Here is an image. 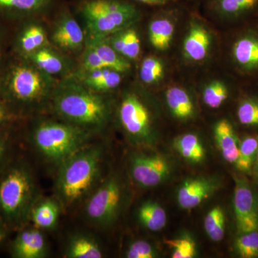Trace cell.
Wrapping results in <instances>:
<instances>
[{
  "mask_svg": "<svg viewBox=\"0 0 258 258\" xmlns=\"http://www.w3.org/2000/svg\"><path fill=\"white\" fill-rule=\"evenodd\" d=\"M46 41V33L44 28L39 25H32L22 33L20 46L24 52L30 54L45 46Z\"/></svg>",
  "mask_w": 258,
  "mask_h": 258,
  "instance_id": "obj_29",
  "label": "cell"
},
{
  "mask_svg": "<svg viewBox=\"0 0 258 258\" xmlns=\"http://www.w3.org/2000/svg\"><path fill=\"white\" fill-rule=\"evenodd\" d=\"M235 248L241 257H258V230L240 234L235 241Z\"/></svg>",
  "mask_w": 258,
  "mask_h": 258,
  "instance_id": "obj_31",
  "label": "cell"
},
{
  "mask_svg": "<svg viewBox=\"0 0 258 258\" xmlns=\"http://www.w3.org/2000/svg\"><path fill=\"white\" fill-rule=\"evenodd\" d=\"M165 243L173 249V258H192L196 256V244L192 239L188 237L167 240Z\"/></svg>",
  "mask_w": 258,
  "mask_h": 258,
  "instance_id": "obj_35",
  "label": "cell"
},
{
  "mask_svg": "<svg viewBox=\"0 0 258 258\" xmlns=\"http://www.w3.org/2000/svg\"><path fill=\"white\" fill-rule=\"evenodd\" d=\"M89 46L92 47L108 66V69L118 73H124L131 68V64L120 55L111 45L103 41L101 39H94Z\"/></svg>",
  "mask_w": 258,
  "mask_h": 258,
  "instance_id": "obj_23",
  "label": "cell"
},
{
  "mask_svg": "<svg viewBox=\"0 0 258 258\" xmlns=\"http://www.w3.org/2000/svg\"><path fill=\"white\" fill-rule=\"evenodd\" d=\"M91 135V132L67 122L45 120L35 127L32 138L40 155L57 167L89 144Z\"/></svg>",
  "mask_w": 258,
  "mask_h": 258,
  "instance_id": "obj_3",
  "label": "cell"
},
{
  "mask_svg": "<svg viewBox=\"0 0 258 258\" xmlns=\"http://www.w3.org/2000/svg\"><path fill=\"white\" fill-rule=\"evenodd\" d=\"M81 13L94 39L125 28L139 15L135 6L123 0H86Z\"/></svg>",
  "mask_w": 258,
  "mask_h": 258,
  "instance_id": "obj_5",
  "label": "cell"
},
{
  "mask_svg": "<svg viewBox=\"0 0 258 258\" xmlns=\"http://www.w3.org/2000/svg\"><path fill=\"white\" fill-rule=\"evenodd\" d=\"M39 198L33 176L25 166L13 168L0 182V210L11 221L30 217Z\"/></svg>",
  "mask_w": 258,
  "mask_h": 258,
  "instance_id": "obj_4",
  "label": "cell"
},
{
  "mask_svg": "<svg viewBox=\"0 0 258 258\" xmlns=\"http://www.w3.org/2000/svg\"><path fill=\"white\" fill-rule=\"evenodd\" d=\"M228 91L223 83L214 81L204 90L203 100L207 106L217 108L227 99Z\"/></svg>",
  "mask_w": 258,
  "mask_h": 258,
  "instance_id": "obj_32",
  "label": "cell"
},
{
  "mask_svg": "<svg viewBox=\"0 0 258 258\" xmlns=\"http://www.w3.org/2000/svg\"><path fill=\"white\" fill-rule=\"evenodd\" d=\"M217 184L212 179L195 178L186 180L180 186L177 193V202L183 210L197 208L212 195Z\"/></svg>",
  "mask_w": 258,
  "mask_h": 258,
  "instance_id": "obj_11",
  "label": "cell"
},
{
  "mask_svg": "<svg viewBox=\"0 0 258 258\" xmlns=\"http://www.w3.org/2000/svg\"><path fill=\"white\" fill-rule=\"evenodd\" d=\"M257 151V137H245L239 145L238 157L235 163L236 168L242 172H249L253 168Z\"/></svg>",
  "mask_w": 258,
  "mask_h": 258,
  "instance_id": "obj_27",
  "label": "cell"
},
{
  "mask_svg": "<svg viewBox=\"0 0 258 258\" xmlns=\"http://www.w3.org/2000/svg\"><path fill=\"white\" fill-rule=\"evenodd\" d=\"M166 101L172 114L179 119H188L195 113L192 101L182 88H169L166 92Z\"/></svg>",
  "mask_w": 258,
  "mask_h": 258,
  "instance_id": "obj_20",
  "label": "cell"
},
{
  "mask_svg": "<svg viewBox=\"0 0 258 258\" xmlns=\"http://www.w3.org/2000/svg\"><path fill=\"white\" fill-rule=\"evenodd\" d=\"M137 215L142 225L153 232L162 230L167 221L165 210L155 202L149 201L142 204Z\"/></svg>",
  "mask_w": 258,
  "mask_h": 258,
  "instance_id": "obj_21",
  "label": "cell"
},
{
  "mask_svg": "<svg viewBox=\"0 0 258 258\" xmlns=\"http://www.w3.org/2000/svg\"><path fill=\"white\" fill-rule=\"evenodd\" d=\"M103 158V148L88 144L57 166L55 193L62 208L74 206L92 192L101 176Z\"/></svg>",
  "mask_w": 258,
  "mask_h": 258,
  "instance_id": "obj_1",
  "label": "cell"
},
{
  "mask_svg": "<svg viewBox=\"0 0 258 258\" xmlns=\"http://www.w3.org/2000/svg\"><path fill=\"white\" fill-rule=\"evenodd\" d=\"M6 148V140L3 137H0V161H1L3 156H4Z\"/></svg>",
  "mask_w": 258,
  "mask_h": 258,
  "instance_id": "obj_41",
  "label": "cell"
},
{
  "mask_svg": "<svg viewBox=\"0 0 258 258\" xmlns=\"http://www.w3.org/2000/svg\"><path fill=\"white\" fill-rule=\"evenodd\" d=\"M111 45L118 53L126 58L135 59L140 54V39L137 32L132 29L113 37Z\"/></svg>",
  "mask_w": 258,
  "mask_h": 258,
  "instance_id": "obj_26",
  "label": "cell"
},
{
  "mask_svg": "<svg viewBox=\"0 0 258 258\" xmlns=\"http://www.w3.org/2000/svg\"><path fill=\"white\" fill-rule=\"evenodd\" d=\"M136 1L149 5H163L167 3L169 0H136Z\"/></svg>",
  "mask_w": 258,
  "mask_h": 258,
  "instance_id": "obj_40",
  "label": "cell"
},
{
  "mask_svg": "<svg viewBox=\"0 0 258 258\" xmlns=\"http://www.w3.org/2000/svg\"><path fill=\"white\" fill-rule=\"evenodd\" d=\"M84 76L83 85L96 92L114 89L121 82L120 73L110 69L86 72Z\"/></svg>",
  "mask_w": 258,
  "mask_h": 258,
  "instance_id": "obj_19",
  "label": "cell"
},
{
  "mask_svg": "<svg viewBox=\"0 0 258 258\" xmlns=\"http://www.w3.org/2000/svg\"><path fill=\"white\" fill-rule=\"evenodd\" d=\"M130 171L139 186L151 188L160 184L170 174V164L158 154H135L130 160Z\"/></svg>",
  "mask_w": 258,
  "mask_h": 258,
  "instance_id": "obj_9",
  "label": "cell"
},
{
  "mask_svg": "<svg viewBox=\"0 0 258 258\" xmlns=\"http://www.w3.org/2000/svg\"><path fill=\"white\" fill-rule=\"evenodd\" d=\"M36 67L19 66L10 74L9 88L15 99L28 104L40 105L53 94V79Z\"/></svg>",
  "mask_w": 258,
  "mask_h": 258,
  "instance_id": "obj_7",
  "label": "cell"
},
{
  "mask_svg": "<svg viewBox=\"0 0 258 258\" xmlns=\"http://www.w3.org/2000/svg\"><path fill=\"white\" fill-rule=\"evenodd\" d=\"M128 258H154L157 257V251L154 247L145 240L134 241L129 244L125 252Z\"/></svg>",
  "mask_w": 258,
  "mask_h": 258,
  "instance_id": "obj_37",
  "label": "cell"
},
{
  "mask_svg": "<svg viewBox=\"0 0 258 258\" xmlns=\"http://www.w3.org/2000/svg\"><path fill=\"white\" fill-rule=\"evenodd\" d=\"M0 60H1V57H0Z\"/></svg>",
  "mask_w": 258,
  "mask_h": 258,
  "instance_id": "obj_44",
  "label": "cell"
},
{
  "mask_svg": "<svg viewBox=\"0 0 258 258\" xmlns=\"http://www.w3.org/2000/svg\"><path fill=\"white\" fill-rule=\"evenodd\" d=\"M8 117H9V115H8V112L7 111L6 108H5L4 104L0 101V125L5 123L8 119Z\"/></svg>",
  "mask_w": 258,
  "mask_h": 258,
  "instance_id": "obj_39",
  "label": "cell"
},
{
  "mask_svg": "<svg viewBox=\"0 0 258 258\" xmlns=\"http://www.w3.org/2000/svg\"><path fill=\"white\" fill-rule=\"evenodd\" d=\"M64 256L68 258H101L103 251L93 236L79 233L70 237L64 249Z\"/></svg>",
  "mask_w": 258,
  "mask_h": 258,
  "instance_id": "obj_15",
  "label": "cell"
},
{
  "mask_svg": "<svg viewBox=\"0 0 258 258\" xmlns=\"http://www.w3.org/2000/svg\"><path fill=\"white\" fill-rule=\"evenodd\" d=\"M82 67L86 72L108 69L101 57L91 46L88 47L83 56Z\"/></svg>",
  "mask_w": 258,
  "mask_h": 258,
  "instance_id": "obj_38",
  "label": "cell"
},
{
  "mask_svg": "<svg viewBox=\"0 0 258 258\" xmlns=\"http://www.w3.org/2000/svg\"><path fill=\"white\" fill-rule=\"evenodd\" d=\"M219 10L224 14L240 15L258 7V0H217Z\"/></svg>",
  "mask_w": 258,
  "mask_h": 258,
  "instance_id": "obj_33",
  "label": "cell"
},
{
  "mask_svg": "<svg viewBox=\"0 0 258 258\" xmlns=\"http://www.w3.org/2000/svg\"><path fill=\"white\" fill-rule=\"evenodd\" d=\"M233 206L239 233L258 230V202L250 184L245 179L235 178Z\"/></svg>",
  "mask_w": 258,
  "mask_h": 258,
  "instance_id": "obj_10",
  "label": "cell"
},
{
  "mask_svg": "<svg viewBox=\"0 0 258 258\" xmlns=\"http://www.w3.org/2000/svg\"><path fill=\"white\" fill-rule=\"evenodd\" d=\"M52 40L63 50L75 51L83 47L84 34L76 21L69 13L62 15L52 32Z\"/></svg>",
  "mask_w": 258,
  "mask_h": 258,
  "instance_id": "obj_13",
  "label": "cell"
},
{
  "mask_svg": "<svg viewBox=\"0 0 258 258\" xmlns=\"http://www.w3.org/2000/svg\"><path fill=\"white\" fill-rule=\"evenodd\" d=\"M237 118L241 124L258 125V101L246 100L242 102L237 109Z\"/></svg>",
  "mask_w": 258,
  "mask_h": 258,
  "instance_id": "obj_36",
  "label": "cell"
},
{
  "mask_svg": "<svg viewBox=\"0 0 258 258\" xmlns=\"http://www.w3.org/2000/svg\"><path fill=\"white\" fill-rule=\"evenodd\" d=\"M210 45V35L208 30L200 25L190 28L184 42L185 55L190 60H203L208 55Z\"/></svg>",
  "mask_w": 258,
  "mask_h": 258,
  "instance_id": "obj_17",
  "label": "cell"
},
{
  "mask_svg": "<svg viewBox=\"0 0 258 258\" xmlns=\"http://www.w3.org/2000/svg\"><path fill=\"white\" fill-rule=\"evenodd\" d=\"M164 74V66L157 57H148L142 62L140 69V78L147 84L157 82Z\"/></svg>",
  "mask_w": 258,
  "mask_h": 258,
  "instance_id": "obj_34",
  "label": "cell"
},
{
  "mask_svg": "<svg viewBox=\"0 0 258 258\" xmlns=\"http://www.w3.org/2000/svg\"><path fill=\"white\" fill-rule=\"evenodd\" d=\"M48 246L42 230L37 227L27 229L19 234L13 245V253L18 258H44Z\"/></svg>",
  "mask_w": 258,
  "mask_h": 258,
  "instance_id": "obj_12",
  "label": "cell"
},
{
  "mask_svg": "<svg viewBox=\"0 0 258 258\" xmlns=\"http://www.w3.org/2000/svg\"><path fill=\"white\" fill-rule=\"evenodd\" d=\"M215 138L222 157L227 162L235 164L238 157V139L232 124L227 120H221L215 127Z\"/></svg>",
  "mask_w": 258,
  "mask_h": 258,
  "instance_id": "obj_16",
  "label": "cell"
},
{
  "mask_svg": "<svg viewBox=\"0 0 258 258\" xmlns=\"http://www.w3.org/2000/svg\"><path fill=\"white\" fill-rule=\"evenodd\" d=\"M52 0H0V8L20 12L35 13L45 10Z\"/></svg>",
  "mask_w": 258,
  "mask_h": 258,
  "instance_id": "obj_30",
  "label": "cell"
},
{
  "mask_svg": "<svg viewBox=\"0 0 258 258\" xmlns=\"http://www.w3.org/2000/svg\"><path fill=\"white\" fill-rule=\"evenodd\" d=\"M174 147L181 157L192 163H200L205 159V151L198 136L186 134L174 142Z\"/></svg>",
  "mask_w": 258,
  "mask_h": 258,
  "instance_id": "obj_25",
  "label": "cell"
},
{
  "mask_svg": "<svg viewBox=\"0 0 258 258\" xmlns=\"http://www.w3.org/2000/svg\"><path fill=\"white\" fill-rule=\"evenodd\" d=\"M174 32V26L171 20L157 19L153 20L149 26V40L154 48L166 50L170 45Z\"/></svg>",
  "mask_w": 258,
  "mask_h": 258,
  "instance_id": "obj_24",
  "label": "cell"
},
{
  "mask_svg": "<svg viewBox=\"0 0 258 258\" xmlns=\"http://www.w3.org/2000/svg\"><path fill=\"white\" fill-rule=\"evenodd\" d=\"M252 169H253L254 176H255L256 177H257L258 179V151L257 157H256L255 161H254V164Z\"/></svg>",
  "mask_w": 258,
  "mask_h": 258,
  "instance_id": "obj_42",
  "label": "cell"
},
{
  "mask_svg": "<svg viewBox=\"0 0 258 258\" xmlns=\"http://www.w3.org/2000/svg\"><path fill=\"white\" fill-rule=\"evenodd\" d=\"M204 227L212 241L220 242L223 240L225 232V215L221 207H215L208 212L204 221Z\"/></svg>",
  "mask_w": 258,
  "mask_h": 258,
  "instance_id": "obj_28",
  "label": "cell"
},
{
  "mask_svg": "<svg viewBox=\"0 0 258 258\" xmlns=\"http://www.w3.org/2000/svg\"><path fill=\"white\" fill-rule=\"evenodd\" d=\"M53 108L64 122L93 132L108 122L109 109L103 97L83 84L69 82L56 88Z\"/></svg>",
  "mask_w": 258,
  "mask_h": 258,
  "instance_id": "obj_2",
  "label": "cell"
},
{
  "mask_svg": "<svg viewBox=\"0 0 258 258\" xmlns=\"http://www.w3.org/2000/svg\"><path fill=\"white\" fill-rule=\"evenodd\" d=\"M120 124L127 134L139 142H147L151 136L150 115L139 97L126 95L118 111Z\"/></svg>",
  "mask_w": 258,
  "mask_h": 258,
  "instance_id": "obj_8",
  "label": "cell"
},
{
  "mask_svg": "<svg viewBox=\"0 0 258 258\" xmlns=\"http://www.w3.org/2000/svg\"><path fill=\"white\" fill-rule=\"evenodd\" d=\"M5 237V232L3 227H2V225H0V242H2V241L4 240Z\"/></svg>",
  "mask_w": 258,
  "mask_h": 258,
  "instance_id": "obj_43",
  "label": "cell"
},
{
  "mask_svg": "<svg viewBox=\"0 0 258 258\" xmlns=\"http://www.w3.org/2000/svg\"><path fill=\"white\" fill-rule=\"evenodd\" d=\"M30 55L35 66L50 76L62 74L66 69L63 58L46 47H42Z\"/></svg>",
  "mask_w": 258,
  "mask_h": 258,
  "instance_id": "obj_22",
  "label": "cell"
},
{
  "mask_svg": "<svg viewBox=\"0 0 258 258\" xmlns=\"http://www.w3.org/2000/svg\"><path fill=\"white\" fill-rule=\"evenodd\" d=\"M62 205L57 198H39L32 207L29 218L34 227L41 230L55 228L59 221Z\"/></svg>",
  "mask_w": 258,
  "mask_h": 258,
  "instance_id": "obj_14",
  "label": "cell"
},
{
  "mask_svg": "<svg viewBox=\"0 0 258 258\" xmlns=\"http://www.w3.org/2000/svg\"><path fill=\"white\" fill-rule=\"evenodd\" d=\"M232 52L236 62L242 69H258V37H241L234 45Z\"/></svg>",
  "mask_w": 258,
  "mask_h": 258,
  "instance_id": "obj_18",
  "label": "cell"
},
{
  "mask_svg": "<svg viewBox=\"0 0 258 258\" xmlns=\"http://www.w3.org/2000/svg\"><path fill=\"white\" fill-rule=\"evenodd\" d=\"M123 195V185L116 176H109L103 180L86 200L84 215L87 221L101 228L114 223L121 210Z\"/></svg>",
  "mask_w": 258,
  "mask_h": 258,
  "instance_id": "obj_6",
  "label": "cell"
}]
</instances>
